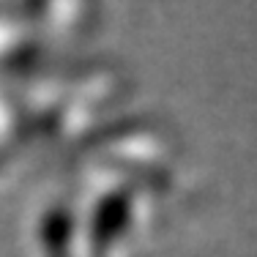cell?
<instances>
[{"label": "cell", "mask_w": 257, "mask_h": 257, "mask_svg": "<svg viewBox=\"0 0 257 257\" xmlns=\"http://www.w3.org/2000/svg\"><path fill=\"white\" fill-rule=\"evenodd\" d=\"M30 52H33V47H30V41L25 36H22L20 30H14V28L0 22V63H17L20 66L28 60Z\"/></svg>", "instance_id": "6da1fadb"}]
</instances>
